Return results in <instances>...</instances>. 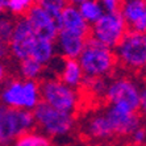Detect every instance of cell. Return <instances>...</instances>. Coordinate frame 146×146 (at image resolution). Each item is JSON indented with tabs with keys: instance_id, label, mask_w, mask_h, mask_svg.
<instances>
[{
	"instance_id": "obj_25",
	"label": "cell",
	"mask_w": 146,
	"mask_h": 146,
	"mask_svg": "<svg viewBox=\"0 0 146 146\" xmlns=\"http://www.w3.org/2000/svg\"><path fill=\"white\" fill-rule=\"evenodd\" d=\"M129 141L132 145H136V146H145L146 145V126L143 125V124L139 125L138 128L130 134Z\"/></svg>"
},
{
	"instance_id": "obj_11",
	"label": "cell",
	"mask_w": 146,
	"mask_h": 146,
	"mask_svg": "<svg viewBox=\"0 0 146 146\" xmlns=\"http://www.w3.org/2000/svg\"><path fill=\"white\" fill-rule=\"evenodd\" d=\"M82 133L86 138L95 143H109L116 139L115 132L104 113V109L95 111L86 117L82 124Z\"/></svg>"
},
{
	"instance_id": "obj_18",
	"label": "cell",
	"mask_w": 146,
	"mask_h": 146,
	"mask_svg": "<svg viewBox=\"0 0 146 146\" xmlns=\"http://www.w3.org/2000/svg\"><path fill=\"white\" fill-rule=\"evenodd\" d=\"M11 146H53L51 138L40 130H29L19 136Z\"/></svg>"
},
{
	"instance_id": "obj_2",
	"label": "cell",
	"mask_w": 146,
	"mask_h": 146,
	"mask_svg": "<svg viewBox=\"0 0 146 146\" xmlns=\"http://www.w3.org/2000/svg\"><path fill=\"white\" fill-rule=\"evenodd\" d=\"M40 103L41 88L38 80L7 78L0 87V104L5 107L33 111Z\"/></svg>"
},
{
	"instance_id": "obj_6",
	"label": "cell",
	"mask_w": 146,
	"mask_h": 146,
	"mask_svg": "<svg viewBox=\"0 0 146 146\" xmlns=\"http://www.w3.org/2000/svg\"><path fill=\"white\" fill-rule=\"evenodd\" d=\"M33 112L0 104V146H11L19 136L34 129Z\"/></svg>"
},
{
	"instance_id": "obj_12",
	"label": "cell",
	"mask_w": 146,
	"mask_h": 146,
	"mask_svg": "<svg viewBox=\"0 0 146 146\" xmlns=\"http://www.w3.org/2000/svg\"><path fill=\"white\" fill-rule=\"evenodd\" d=\"M27 20L31 23L34 33L41 38L54 41L59 31L58 21L55 17H53L49 12L40 7L38 4H33L27 13Z\"/></svg>"
},
{
	"instance_id": "obj_26",
	"label": "cell",
	"mask_w": 146,
	"mask_h": 146,
	"mask_svg": "<svg viewBox=\"0 0 146 146\" xmlns=\"http://www.w3.org/2000/svg\"><path fill=\"white\" fill-rule=\"evenodd\" d=\"M138 113L142 117H146V84L139 86V107Z\"/></svg>"
},
{
	"instance_id": "obj_5",
	"label": "cell",
	"mask_w": 146,
	"mask_h": 146,
	"mask_svg": "<svg viewBox=\"0 0 146 146\" xmlns=\"http://www.w3.org/2000/svg\"><path fill=\"white\" fill-rule=\"evenodd\" d=\"M116 61L129 71L146 68V32L128 31L113 49Z\"/></svg>"
},
{
	"instance_id": "obj_1",
	"label": "cell",
	"mask_w": 146,
	"mask_h": 146,
	"mask_svg": "<svg viewBox=\"0 0 146 146\" xmlns=\"http://www.w3.org/2000/svg\"><path fill=\"white\" fill-rule=\"evenodd\" d=\"M78 62L86 78H108L115 72L117 66L113 49L92 37L87 38Z\"/></svg>"
},
{
	"instance_id": "obj_9",
	"label": "cell",
	"mask_w": 146,
	"mask_h": 146,
	"mask_svg": "<svg viewBox=\"0 0 146 146\" xmlns=\"http://www.w3.org/2000/svg\"><path fill=\"white\" fill-rule=\"evenodd\" d=\"M36 38L37 34L34 33L27 17H20L17 21H15L13 32L8 40V53L17 62L29 58Z\"/></svg>"
},
{
	"instance_id": "obj_4",
	"label": "cell",
	"mask_w": 146,
	"mask_h": 146,
	"mask_svg": "<svg viewBox=\"0 0 146 146\" xmlns=\"http://www.w3.org/2000/svg\"><path fill=\"white\" fill-rule=\"evenodd\" d=\"M41 102L67 113L76 115L82 107V92L68 87L61 79L46 78L40 82Z\"/></svg>"
},
{
	"instance_id": "obj_20",
	"label": "cell",
	"mask_w": 146,
	"mask_h": 146,
	"mask_svg": "<svg viewBox=\"0 0 146 146\" xmlns=\"http://www.w3.org/2000/svg\"><path fill=\"white\" fill-rule=\"evenodd\" d=\"M78 8L83 19L88 23V25L95 24L106 12V9L103 8L102 3L99 0H86L84 3L78 5Z\"/></svg>"
},
{
	"instance_id": "obj_24",
	"label": "cell",
	"mask_w": 146,
	"mask_h": 146,
	"mask_svg": "<svg viewBox=\"0 0 146 146\" xmlns=\"http://www.w3.org/2000/svg\"><path fill=\"white\" fill-rule=\"evenodd\" d=\"M13 27H15V21L9 17H5V16H0V33L3 36V38L7 41L8 44V40H9L11 34L13 32Z\"/></svg>"
},
{
	"instance_id": "obj_31",
	"label": "cell",
	"mask_w": 146,
	"mask_h": 146,
	"mask_svg": "<svg viewBox=\"0 0 146 146\" xmlns=\"http://www.w3.org/2000/svg\"><path fill=\"white\" fill-rule=\"evenodd\" d=\"M68 1H70L72 5H76V7H78V5H80L82 3H84L86 0H68Z\"/></svg>"
},
{
	"instance_id": "obj_8",
	"label": "cell",
	"mask_w": 146,
	"mask_h": 146,
	"mask_svg": "<svg viewBox=\"0 0 146 146\" xmlns=\"http://www.w3.org/2000/svg\"><path fill=\"white\" fill-rule=\"evenodd\" d=\"M126 32L128 27L120 11H113V12L106 11L95 24H92L91 28L92 38H95L96 41L111 49L116 48V45L121 41Z\"/></svg>"
},
{
	"instance_id": "obj_30",
	"label": "cell",
	"mask_w": 146,
	"mask_h": 146,
	"mask_svg": "<svg viewBox=\"0 0 146 146\" xmlns=\"http://www.w3.org/2000/svg\"><path fill=\"white\" fill-rule=\"evenodd\" d=\"M8 8V0H0V15H3Z\"/></svg>"
},
{
	"instance_id": "obj_22",
	"label": "cell",
	"mask_w": 146,
	"mask_h": 146,
	"mask_svg": "<svg viewBox=\"0 0 146 146\" xmlns=\"http://www.w3.org/2000/svg\"><path fill=\"white\" fill-rule=\"evenodd\" d=\"M34 3H37L53 17L58 19V16L61 15L62 9L66 5V0H34Z\"/></svg>"
},
{
	"instance_id": "obj_19",
	"label": "cell",
	"mask_w": 146,
	"mask_h": 146,
	"mask_svg": "<svg viewBox=\"0 0 146 146\" xmlns=\"http://www.w3.org/2000/svg\"><path fill=\"white\" fill-rule=\"evenodd\" d=\"M17 70H19L20 78L28 79V80H38L44 74L45 66L34 61L33 58H25L23 61H19Z\"/></svg>"
},
{
	"instance_id": "obj_13",
	"label": "cell",
	"mask_w": 146,
	"mask_h": 146,
	"mask_svg": "<svg viewBox=\"0 0 146 146\" xmlns=\"http://www.w3.org/2000/svg\"><path fill=\"white\" fill-rule=\"evenodd\" d=\"M88 36L59 29L54 40L55 50L63 59H78Z\"/></svg>"
},
{
	"instance_id": "obj_21",
	"label": "cell",
	"mask_w": 146,
	"mask_h": 146,
	"mask_svg": "<svg viewBox=\"0 0 146 146\" xmlns=\"http://www.w3.org/2000/svg\"><path fill=\"white\" fill-rule=\"evenodd\" d=\"M108 78H86L80 90H83L87 95L94 98L95 100L99 98L104 99L108 87Z\"/></svg>"
},
{
	"instance_id": "obj_27",
	"label": "cell",
	"mask_w": 146,
	"mask_h": 146,
	"mask_svg": "<svg viewBox=\"0 0 146 146\" xmlns=\"http://www.w3.org/2000/svg\"><path fill=\"white\" fill-rule=\"evenodd\" d=\"M102 3L103 8L107 12H113V11H120L121 7V0H99Z\"/></svg>"
},
{
	"instance_id": "obj_17",
	"label": "cell",
	"mask_w": 146,
	"mask_h": 146,
	"mask_svg": "<svg viewBox=\"0 0 146 146\" xmlns=\"http://www.w3.org/2000/svg\"><path fill=\"white\" fill-rule=\"evenodd\" d=\"M55 55H57V50H55L54 41L41 38L37 36L33 46H32L29 58H33L34 61H37L41 65L48 66L53 62Z\"/></svg>"
},
{
	"instance_id": "obj_28",
	"label": "cell",
	"mask_w": 146,
	"mask_h": 146,
	"mask_svg": "<svg viewBox=\"0 0 146 146\" xmlns=\"http://www.w3.org/2000/svg\"><path fill=\"white\" fill-rule=\"evenodd\" d=\"M8 54H9L8 53V44H7V41L3 38L1 33H0V59L5 58Z\"/></svg>"
},
{
	"instance_id": "obj_29",
	"label": "cell",
	"mask_w": 146,
	"mask_h": 146,
	"mask_svg": "<svg viewBox=\"0 0 146 146\" xmlns=\"http://www.w3.org/2000/svg\"><path fill=\"white\" fill-rule=\"evenodd\" d=\"M5 79H7V68H5L3 62H0V87L3 86Z\"/></svg>"
},
{
	"instance_id": "obj_32",
	"label": "cell",
	"mask_w": 146,
	"mask_h": 146,
	"mask_svg": "<svg viewBox=\"0 0 146 146\" xmlns=\"http://www.w3.org/2000/svg\"><path fill=\"white\" fill-rule=\"evenodd\" d=\"M128 146H136V145H132V143H129V145H128ZM146 146V145H145Z\"/></svg>"
},
{
	"instance_id": "obj_10",
	"label": "cell",
	"mask_w": 146,
	"mask_h": 146,
	"mask_svg": "<svg viewBox=\"0 0 146 146\" xmlns=\"http://www.w3.org/2000/svg\"><path fill=\"white\" fill-rule=\"evenodd\" d=\"M107 119L115 132L116 138H129L139 125H142V116L138 112H130L116 106H109L104 109Z\"/></svg>"
},
{
	"instance_id": "obj_3",
	"label": "cell",
	"mask_w": 146,
	"mask_h": 146,
	"mask_svg": "<svg viewBox=\"0 0 146 146\" xmlns=\"http://www.w3.org/2000/svg\"><path fill=\"white\" fill-rule=\"evenodd\" d=\"M32 112L37 129L50 138L67 137L78 126L76 115L55 109L44 102H41Z\"/></svg>"
},
{
	"instance_id": "obj_16",
	"label": "cell",
	"mask_w": 146,
	"mask_h": 146,
	"mask_svg": "<svg viewBox=\"0 0 146 146\" xmlns=\"http://www.w3.org/2000/svg\"><path fill=\"white\" fill-rule=\"evenodd\" d=\"M59 78L65 84L75 90H80L86 76L78 59H63L59 66Z\"/></svg>"
},
{
	"instance_id": "obj_7",
	"label": "cell",
	"mask_w": 146,
	"mask_h": 146,
	"mask_svg": "<svg viewBox=\"0 0 146 146\" xmlns=\"http://www.w3.org/2000/svg\"><path fill=\"white\" fill-rule=\"evenodd\" d=\"M104 99L109 106L120 107L130 112H138L139 86L130 76H115L108 80Z\"/></svg>"
},
{
	"instance_id": "obj_23",
	"label": "cell",
	"mask_w": 146,
	"mask_h": 146,
	"mask_svg": "<svg viewBox=\"0 0 146 146\" xmlns=\"http://www.w3.org/2000/svg\"><path fill=\"white\" fill-rule=\"evenodd\" d=\"M33 4L34 0H8L7 9L15 16H24Z\"/></svg>"
},
{
	"instance_id": "obj_15",
	"label": "cell",
	"mask_w": 146,
	"mask_h": 146,
	"mask_svg": "<svg viewBox=\"0 0 146 146\" xmlns=\"http://www.w3.org/2000/svg\"><path fill=\"white\" fill-rule=\"evenodd\" d=\"M57 21L59 29L75 32V33H80L84 34V36H88L90 33L88 23L83 19V16L79 12V8L76 5H72V4L65 5L61 15L58 16Z\"/></svg>"
},
{
	"instance_id": "obj_14",
	"label": "cell",
	"mask_w": 146,
	"mask_h": 146,
	"mask_svg": "<svg viewBox=\"0 0 146 146\" xmlns=\"http://www.w3.org/2000/svg\"><path fill=\"white\" fill-rule=\"evenodd\" d=\"M128 31L146 32V0H125L120 7Z\"/></svg>"
}]
</instances>
